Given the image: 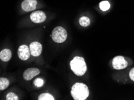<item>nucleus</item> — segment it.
<instances>
[{"label": "nucleus", "instance_id": "1", "mask_svg": "<svg viewBox=\"0 0 134 100\" xmlns=\"http://www.w3.org/2000/svg\"><path fill=\"white\" fill-rule=\"evenodd\" d=\"M70 93L75 100H85L89 96V90L86 85L76 83L72 86Z\"/></svg>", "mask_w": 134, "mask_h": 100}, {"label": "nucleus", "instance_id": "2", "mask_svg": "<svg viewBox=\"0 0 134 100\" xmlns=\"http://www.w3.org/2000/svg\"><path fill=\"white\" fill-rule=\"evenodd\" d=\"M70 67L73 72L78 76L84 75L87 70L86 61L81 56L74 57L70 62Z\"/></svg>", "mask_w": 134, "mask_h": 100}, {"label": "nucleus", "instance_id": "3", "mask_svg": "<svg viewBox=\"0 0 134 100\" xmlns=\"http://www.w3.org/2000/svg\"><path fill=\"white\" fill-rule=\"evenodd\" d=\"M68 37V33L66 30L62 26H57L55 28L52 33V38L54 42L57 43H62L66 40Z\"/></svg>", "mask_w": 134, "mask_h": 100}, {"label": "nucleus", "instance_id": "4", "mask_svg": "<svg viewBox=\"0 0 134 100\" xmlns=\"http://www.w3.org/2000/svg\"><path fill=\"white\" fill-rule=\"evenodd\" d=\"M113 67L115 70H121L126 68L127 62L122 56H117L114 58L113 60Z\"/></svg>", "mask_w": 134, "mask_h": 100}, {"label": "nucleus", "instance_id": "5", "mask_svg": "<svg viewBox=\"0 0 134 100\" xmlns=\"http://www.w3.org/2000/svg\"><path fill=\"white\" fill-rule=\"evenodd\" d=\"M30 48L27 45H21L19 46L18 50V55L19 58L22 61H26L28 59H29L30 56Z\"/></svg>", "mask_w": 134, "mask_h": 100}, {"label": "nucleus", "instance_id": "6", "mask_svg": "<svg viewBox=\"0 0 134 100\" xmlns=\"http://www.w3.org/2000/svg\"><path fill=\"white\" fill-rule=\"evenodd\" d=\"M30 19L34 23H38L43 22L46 19L45 13L42 11H36L32 13L30 15Z\"/></svg>", "mask_w": 134, "mask_h": 100}, {"label": "nucleus", "instance_id": "7", "mask_svg": "<svg viewBox=\"0 0 134 100\" xmlns=\"http://www.w3.org/2000/svg\"><path fill=\"white\" fill-rule=\"evenodd\" d=\"M31 55L33 56H38L42 52V45L37 42H32L30 45Z\"/></svg>", "mask_w": 134, "mask_h": 100}, {"label": "nucleus", "instance_id": "8", "mask_svg": "<svg viewBox=\"0 0 134 100\" xmlns=\"http://www.w3.org/2000/svg\"><path fill=\"white\" fill-rule=\"evenodd\" d=\"M37 4V0H24L21 4L22 9L25 11H32L36 9Z\"/></svg>", "mask_w": 134, "mask_h": 100}, {"label": "nucleus", "instance_id": "9", "mask_svg": "<svg viewBox=\"0 0 134 100\" xmlns=\"http://www.w3.org/2000/svg\"><path fill=\"white\" fill-rule=\"evenodd\" d=\"M40 70L36 68H30L24 71L23 77L25 80H30L34 77L39 74Z\"/></svg>", "mask_w": 134, "mask_h": 100}, {"label": "nucleus", "instance_id": "10", "mask_svg": "<svg viewBox=\"0 0 134 100\" xmlns=\"http://www.w3.org/2000/svg\"><path fill=\"white\" fill-rule=\"evenodd\" d=\"M12 52L10 50L8 49H5L1 51L0 53V59L4 62H7L11 59Z\"/></svg>", "mask_w": 134, "mask_h": 100}, {"label": "nucleus", "instance_id": "11", "mask_svg": "<svg viewBox=\"0 0 134 100\" xmlns=\"http://www.w3.org/2000/svg\"><path fill=\"white\" fill-rule=\"evenodd\" d=\"M9 86V81L7 79L1 77L0 79V90H4Z\"/></svg>", "mask_w": 134, "mask_h": 100}, {"label": "nucleus", "instance_id": "12", "mask_svg": "<svg viewBox=\"0 0 134 100\" xmlns=\"http://www.w3.org/2000/svg\"><path fill=\"white\" fill-rule=\"evenodd\" d=\"M79 22H80L81 26H83V27H87L90 24V20L86 16H82L80 19Z\"/></svg>", "mask_w": 134, "mask_h": 100}, {"label": "nucleus", "instance_id": "13", "mask_svg": "<svg viewBox=\"0 0 134 100\" xmlns=\"http://www.w3.org/2000/svg\"><path fill=\"white\" fill-rule=\"evenodd\" d=\"M111 7V5L109 3L108 1H103L100 2L99 4V7L101 10H102L103 11H107L109 9V8Z\"/></svg>", "mask_w": 134, "mask_h": 100}, {"label": "nucleus", "instance_id": "14", "mask_svg": "<svg viewBox=\"0 0 134 100\" xmlns=\"http://www.w3.org/2000/svg\"><path fill=\"white\" fill-rule=\"evenodd\" d=\"M38 100H54V98L52 95L48 93H42L38 97Z\"/></svg>", "mask_w": 134, "mask_h": 100}, {"label": "nucleus", "instance_id": "15", "mask_svg": "<svg viewBox=\"0 0 134 100\" xmlns=\"http://www.w3.org/2000/svg\"><path fill=\"white\" fill-rule=\"evenodd\" d=\"M6 99L7 100H18V97L15 93L13 92L8 93L6 95Z\"/></svg>", "mask_w": 134, "mask_h": 100}, {"label": "nucleus", "instance_id": "16", "mask_svg": "<svg viewBox=\"0 0 134 100\" xmlns=\"http://www.w3.org/2000/svg\"><path fill=\"white\" fill-rule=\"evenodd\" d=\"M34 84L36 87H40L43 86L44 81H43V79H42L40 78H37L34 81Z\"/></svg>", "mask_w": 134, "mask_h": 100}, {"label": "nucleus", "instance_id": "17", "mask_svg": "<svg viewBox=\"0 0 134 100\" xmlns=\"http://www.w3.org/2000/svg\"><path fill=\"white\" fill-rule=\"evenodd\" d=\"M129 77H130V78H131V80L134 81V68L132 69L131 71H130Z\"/></svg>", "mask_w": 134, "mask_h": 100}]
</instances>
